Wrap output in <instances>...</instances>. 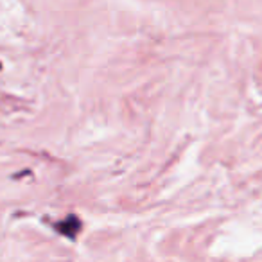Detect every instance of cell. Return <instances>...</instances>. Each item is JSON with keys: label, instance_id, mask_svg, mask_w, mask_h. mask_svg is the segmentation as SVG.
Here are the masks:
<instances>
[{"label": "cell", "instance_id": "cell-1", "mask_svg": "<svg viewBox=\"0 0 262 262\" xmlns=\"http://www.w3.org/2000/svg\"><path fill=\"white\" fill-rule=\"evenodd\" d=\"M56 230H58L59 233H63L65 237H69V239H76L77 232L81 230V223L76 215H69L65 221H59L58 225H56Z\"/></svg>", "mask_w": 262, "mask_h": 262}]
</instances>
